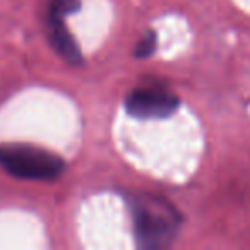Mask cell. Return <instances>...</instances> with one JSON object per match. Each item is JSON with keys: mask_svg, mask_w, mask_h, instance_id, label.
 Segmentation results:
<instances>
[{"mask_svg": "<svg viewBox=\"0 0 250 250\" xmlns=\"http://www.w3.org/2000/svg\"><path fill=\"white\" fill-rule=\"evenodd\" d=\"M67 16L48 9V38L52 46L72 65L83 63V52L65 24Z\"/></svg>", "mask_w": 250, "mask_h": 250, "instance_id": "277c9868", "label": "cell"}, {"mask_svg": "<svg viewBox=\"0 0 250 250\" xmlns=\"http://www.w3.org/2000/svg\"><path fill=\"white\" fill-rule=\"evenodd\" d=\"M180 108V98L158 86H141L125 98V110L136 118H167Z\"/></svg>", "mask_w": 250, "mask_h": 250, "instance_id": "3957f363", "label": "cell"}, {"mask_svg": "<svg viewBox=\"0 0 250 250\" xmlns=\"http://www.w3.org/2000/svg\"><path fill=\"white\" fill-rule=\"evenodd\" d=\"M158 43V35L154 29H147L143 35V38L137 42L136 48H134V57L136 59H147L154 53Z\"/></svg>", "mask_w": 250, "mask_h": 250, "instance_id": "5b68a950", "label": "cell"}, {"mask_svg": "<svg viewBox=\"0 0 250 250\" xmlns=\"http://www.w3.org/2000/svg\"><path fill=\"white\" fill-rule=\"evenodd\" d=\"M50 11L60 12L63 16L74 14L81 9V0H50Z\"/></svg>", "mask_w": 250, "mask_h": 250, "instance_id": "8992f818", "label": "cell"}, {"mask_svg": "<svg viewBox=\"0 0 250 250\" xmlns=\"http://www.w3.org/2000/svg\"><path fill=\"white\" fill-rule=\"evenodd\" d=\"M136 243L143 249H167L175 242L182 226L178 209L161 195L132 192L125 195Z\"/></svg>", "mask_w": 250, "mask_h": 250, "instance_id": "6da1fadb", "label": "cell"}, {"mask_svg": "<svg viewBox=\"0 0 250 250\" xmlns=\"http://www.w3.org/2000/svg\"><path fill=\"white\" fill-rule=\"evenodd\" d=\"M0 167L21 180L52 182L65 171V161L59 154L31 144H2Z\"/></svg>", "mask_w": 250, "mask_h": 250, "instance_id": "7a4b0ae2", "label": "cell"}]
</instances>
